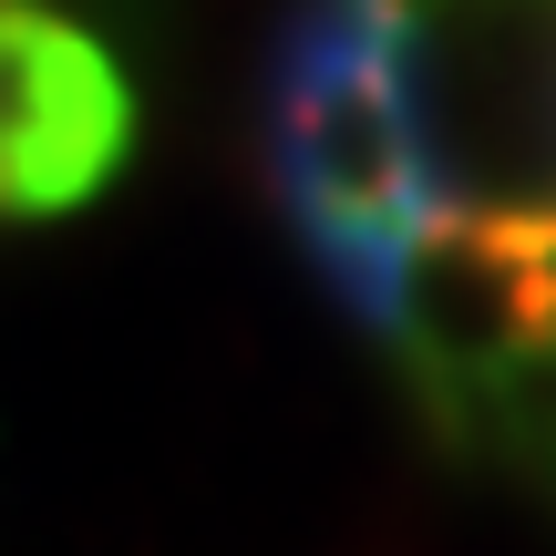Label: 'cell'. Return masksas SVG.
Here are the masks:
<instances>
[{
  "mask_svg": "<svg viewBox=\"0 0 556 556\" xmlns=\"http://www.w3.org/2000/svg\"><path fill=\"white\" fill-rule=\"evenodd\" d=\"M402 103L433 217H505L556 238V0H443L402 21Z\"/></svg>",
  "mask_w": 556,
  "mask_h": 556,
  "instance_id": "6da1fadb",
  "label": "cell"
},
{
  "mask_svg": "<svg viewBox=\"0 0 556 556\" xmlns=\"http://www.w3.org/2000/svg\"><path fill=\"white\" fill-rule=\"evenodd\" d=\"M135 155V83L83 21L11 0L0 11V206L21 227L73 217Z\"/></svg>",
  "mask_w": 556,
  "mask_h": 556,
  "instance_id": "7a4b0ae2",
  "label": "cell"
},
{
  "mask_svg": "<svg viewBox=\"0 0 556 556\" xmlns=\"http://www.w3.org/2000/svg\"><path fill=\"white\" fill-rule=\"evenodd\" d=\"M546 227H505V217H454L422 238L413 299H402V381L433 402V433L464 443L475 402L526 340L556 330V278H546Z\"/></svg>",
  "mask_w": 556,
  "mask_h": 556,
  "instance_id": "3957f363",
  "label": "cell"
},
{
  "mask_svg": "<svg viewBox=\"0 0 556 556\" xmlns=\"http://www.w3.org/2000/svg\"><path fill=\"white\" fill-rule=\"evenodd\" d=\"M289 238H299V258H309L319 299H330L361 340L392 351L402 340V299H413V258H422L433 227H413V217H289Z\"/></svg>",
  "mask_w": 556,
  "mask_h": 556,
  "instance_id": "277c9868",
  "label": "cell"
},
{
  "mask_svg": "<svg viewBox=\"0 0 556 556\" xmlns=\"http://www.w3.org/2000/svg\"><path fill=\"white\" fill-rule=\"evenodd\" d=\"M464 443H495L505 464H526L536 484H556V330L526 340V351L505 361L495 381H484L475 433H464Z\"/></svg>",
  "mask_w": 556,
  "mask_h": 556,
  "instance_id": "5b68a950",
  "label": "cell"
},
{
  "mask_svg": "<svg viewBox=\"0 0 556 556\" xmlns=\"http://www.w3.org/2000/svg\"><path fill=\"white\" fill-rule=\"evenodd\" d=\"M381 11H402V21H433V11H443V0H381Z\"/></svg>",
  "mask_w": 556,
  "mask_h": 556,
  "instance_id": "8992f818",
  "label": "cell"
},
{
  "mask_svg": "<svg viewBox=\"0 0 556 556\" xmlns=\"http://www.w3.org/2000/svg\"><path fill=\"white\" fill-rule=\"evenodd\" d=\"M546 278H556V248H546Z\"/></svg>",
  "mask_w": 556,
  "mask_h": 556,
  "instance_id": "52a82bcc",
  "label": "cell"
}]
</instances>
